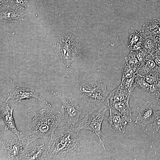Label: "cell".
<instances>
[{
  "label": "cell",
  "instance_id": "obj_32",
  "mask_svg": "<svg viewBox=\"0 0 160 160\" xmlns=\"http://www.w3.org/2000/svg\"><path fill=\"white\" fill-rule=\"evenodd\" d=\"M158 51L159 52H160V48H158Z\"/></svg>",
  "mask_w": 160,
  "mask_h": 160
},
{
  "label": "cell",
  "instance_id": "obj_9",
  "mask_svg": "<svg viewBox=\"0 0 160 160\" xmlns=\"http://www.w3.org/2000/svg\"><path fill=\"white\" fill-rule=\"evenodd\" d=\"M33 98L37 99L39 101L43 102L51 106V104L46 101L44 99L34 90L29 89L17 87L12 92L8 95L6 100H15L21 102L23 100H31Z\"/></svg>",
  "mask_w": 160,
  "mask_h": 160
},
{
  "label": "cell",
  "instance_id": "obj_23",
  "mask_svg": "<svg viewBox=\"0 0 160 160\" xmlns=\"http://www.w3.org/2000/svg\"><path fill=\"white\" fill-rule=\"evenodd\" d=\"M126 63L138 67L140 63L137 58L135 52L131 50L128 55L125 58Z\"/></svg>",
  "mask_w": 160,
  "mask_h": 160
},
{
  "label": "cell",
  "instance_id": "obj_6",
  "mask_svg": "<svg viewBox=\"0 0 160 160\" xmlns=\"http://www.w3.org/2000/svg\"><path fill=\"white\" fill-rule=\"evenodd\" d=\"M51 93L57 98L62 103L61 108L65 110L63 119L68 124L74 126L78 122L81 115H85L84 103L80 99L62 93L52 91Z\"/></svg>",
  "mask_w": 160,
  "mask_h": 160
},
{
  "label": "cell",
  "instance_id": "obj_1",
  "mask_svg": "<svg viewBox=\"0 0 160 160\" xmlns=\"http://www.w3.org/2000/svg\"><path fill=\"white\" fill-rule=\"evenodd\" d=\"M74 126L63 119L50 135L47 144L48 154L58 157L72 156L79 148L81 139Z\"/></svg>",
  "mask_w": 160,
  "mask_h": 160
},
{
  "label": "cell",
  "instance_id": "obj_18",
  "mask_svg": "<svg viewBox=\"0 0 160 160\" xmlns=\"http://www.w3.org/2000/svg\"><path fill=\"white\" fill-rule=\"evenodd\" d=\"M138 75L137 67L126 63L122 70V81Z\"/></svg>",
  "mask_w": 160,
  "mask_h": 160
},
{
  "label": "cell",
  "instance_id": "obj_12",
  "mask_svg": "<svg viewBox=\"0 0 160 160\" xmlns=\"http://www.w3.org/2000/svg\"><path fill=\"white\" fill-rule=\"evenodd\" d=\"M109 111V116L106 119L109 122L110 129L116 134H123L128 123L131 121L113 111Z\"/></svg>",
  "mask_w": 160,
  "mask_h": 160
},
{
  "label": "cell",
  "instance_id": "obj_27",
  "mask_svg": "<svg viewBox=\"0 0 160 160\" xmlns=\"http://www.w3.org/2000/svg\"><path fill=\"white\" fill-rule=\"evenodd\" d=\"M143 37L142 39L138 42L133 46L129 49L135 52H138L141 50L143 49Z\"/></svg>",
  "mask_w": 160,
  "mask_h": 160
},
{
  "label": "cell",
  "instance_id": "obj_25",
  "mask_svg": "<svg viewBox=\"0 0 160 160\" xmlns=\"http://www.w3.org/2000/svg\"><path fill=\"white\" fill-rule=\"evenodd\" d=\"M154 115V119L151 125L158 132L160 129V110L155 111Z\"/></svg>",
  "mask_w": 160,
  "mask_h": 160
},
{
  "label": "cell",
  "instance_id": "obj_19",
  "mask_svg": "<svg viewBox=\"0 0 160 160\" xmlns=\"http://www.w3.org/2000/svg\"><path fill=\"white\" fill-rule=\"evenodd\" d=\"M159 73L158 71H154L149 72L143 77L148 83L151 84L160 81V78L159 77Z\"/></svg>",
  "mask_w": 160,
  "mask_h": 160
},
{
  "label": "cell",
  "instance_id": "obj_4",
  "mask_svg": "<svg viewBox=\"0 0 160 160\" xmlns=\"http://www.w3.org/2000/svg\"><path fill=\"white\" fill-rule=\"evenodd\" d=\"M55 52L66 68L71 66L78 55L79 42L72 34H65L56 39L54 43Z\"/></svg>",
  "mask_w": 160,
  "mask_h": 160
},
{
  "label": "cell",
  "instance_id": "obj_16",
  "mask_svg": "<svg viewBox=\"0 0 160 160\" xmlns=\"http://www.w3.org/2000/svg\"><path fill=\"white\" fill-rule=\"evenodd\" d=\"M26 15L21 11H18L17 9L15 10L11 9L9 6L0 12V20L7 23L19 22L23 20Z\"/></svg>",
  "mask_w": 160,
  "mask_h": 160
},
{
  "label": "cell",
  "instance_id": "obj_26",
  "mask_svg": "<svg viewBox=\"0 0 160 160\" xmlns=\"http://www.w3.org/2000/svg\"><path fill=\"white\" fill-rule=\"evenodd\" d=\"M30 0H12L13 7L16 9H24L27 6V4Z\"/></svg>",
  "mask_w": 160,
  "mask_h": 160
},
{
  "label": "cell",
  "instance_id": "obj_8",
  "mask_svg": "<svg viewBox=\"0 0 160 160\" xmlns=\"http://www.w3.org/2000/svg\"><path fill=\"white\" fill-rule=\"evenodd\" d=\"M0 103L1 115L5 123V129L11 131L16 135L20 140L25 141V136L17 130L15 126L13 116L14 108L10 106L8 101L4 103L1 102Z\"/></svg>",
  "mask_w": 160,
  "mask_h": 160
},
{
  "label": "cell",
  "instance_id": "obj_2",
  "mask_svg": "<svg viewBox=\"0 0 160 160\" xmlns=\"http://www.w3.org/2000/svg\"><path fill=\"white\" fill-rule=\"evenodd\" d=\"M31 111L34 117L25 136L26 144L50 135L63 120V116L58 111H53L46 108L36 111Z\"/></svg>",
  "mask_w": 160,
  "mask_h": 160
},
{
  "label": "cell",
  "instance_id": "obj_17",
  "mask_svg": "<svg viewBox=\"0 0 160 160\" xmlns=\"http://www.w3.org/2000/svg\"><path fill=\"white\" fill-rule=\"evenodd\" d=\"M143 37V49L148 54L152 55L158 51L159 44L157 38L150 36Z\"/></svg>",
  "mask_w": 160,
  "mask_h": 160
},
{
  "label": "cell",
  "instance_id": "obj_31",
  "mask_svg": "<svg viewBox=\"0 0 160 160\" xmlns=\"http://www.w3.org/2000/svg\"><path fill=\"white\" fill-rule=\"evenodd\" d=\"M159 44V48H160V37L157 38Z\"/></svg>",
  "mask_w": 160,
  "mask_h": 160
},
{
  "label": "cell",
  "instance_id": "obj_7",
  "mask_svg": "<svg viewBox=\"0 0 160 160\" xmlns=\"http://www.w3.org/2000/svg\"><path fill=\"white\" fill-rule=\"evenodd\" d=\"M36 140L26 144L23 148L19 160H44L47 152L46 143Z\"/></svg>",
  "mask_w": 160,
  "mask_h": 160
},
{
  "label": "cell",
  "instance_id": "obj_3",
  "mask_svg": "<svg viewBox=\"0 0 160 160\" xmlns=\"http://www.w3.org/2000/svg\"><path fill=\"white\" fill-rule=\"evenodd\" d=\"M76 90L80 100L85 103L98 105L107 99L109 92L103 82L94 79H89L80 82Z\"/></svg>",
  "mask_w": 160,
  "mask_h": 160
},
{
  "label": "cell",
  "instance_id": "obj_22",
  "mask_svg": "<svg viewBox=\"0 0 160 160\" xmlns=\"http://www.w3.org/2000/svg\"><path fill=\"white\" fill-rule=\"evenodd\" d=\"M140 32L135 31L129 37L127 47L130 49L134 45L138 42L142 38Z\"/></svg>",
  "mask_w": 160,
  "mask_h": 160
},
{
  "label": "cell",
  "instance_id": "obj_20",
  "mask_svg": "<svg viewBox=\"0 0 160 160\" xmlns=\"http://www.w3.org/2000/svg\"><path fill=\"white\" fill-rule=\"evenodd\" d=\"M134 82L136 87L148 92L150 84L146 81L143 77L139 75L137 76L135 79Z\"/></svg>",
  "mask_w": 160,
  "mask_h": 160
},
{
  "label": "cell",
  "instance_id": "obj_10",
  "mask_svg": "<svg viewBox=\"0 0 160 160\" xmlns=\"http://www.w3.org/2000/svg\"><path fill=\"white\" fill-rule=\"evenodd\" d=\"M3 150L9 160H19L23 150L22 142L17 138L2 141Z\"/></svg>",
  "mask_w": 160,
  "mask_h": 160
},
{
  "label": "cell",
  "instance_id": "obj_14",
  "mask_svg": "<svg viewBox=\"0 0 160 160\" xmlns=\"http://www.w3.org/2000/svg\"><path fill=\"white\" fill-rule=\"evenodd\" d=\"M140 32L142 37H160V20L156 18L152 19L143 25Z\"/></svg>",
  "mask_w": 160,
  "mask_h": 160
},
{
  "label": "cell",
  "instance_id": "obj_11",
  "mask_svg": "<svg viewBox=\"0 0 160 160\" xmlns=\"http://www.w3.org/2000/svg\"><path fill=\"white\" fill-rule=\"evenodd\" d=\"M138 112L135 123L143 126H145L153 122L154 111L152 103L148 101L145 102L141 107L137 108Z\"/></svg>",
  "mask_w": 160,
  "mask_h": 160
},
{
  "label": "cell",
  "instance_id": "obj_29",
  "mask_svg": "<svg viewBox=\"0 0 160 160\" xmlns=\"http://www.w3.org/2000/svg\"><path fill=\"white\" fill-rule=\"evenodd\" d=\"M156 100L158 104L160 105V90L156 94Z\"/></svg>",
  "mask_w": 160,
  "mask_h": 160
},
{
  "label": "cell",
  "instance_id": "obj_21",
  "mask_svg": "<svg viewBox=\"0 0 160 160\" xmlns=\"http://www.w3.org/2000/svg\"><path fill=\"white\" fill-rule=\"evenodd\" d=\"M137 76H134L130 78L125 79L121 81L120 84L125 87L129 92L133 93L134 89L136 87L135 84L134 80Z\"/></svg>",
  "mask_w": 160,
  "mask_h": 160
},
{
  "label": "cell",
  "instance_id": "obj_13",
  "mask_svg": "<svg viewBox=\"0 0 160 160\" xmlns=\"http://www.w3.org/2000/svg\"><path fill=\"white\" fill-rule=\"evenodd\" d=\"M132 94V93L120 84L113 90L109 92L107 98V102H129Z\"/></svg>",
  "mask_w": 160,
  "mask_h": 160
},
{
  "label": "cell",
  "instance_id": "obj_15",
  "mask_svg": "<svg viewBox=\"0 0 160 160\" xmlns=\"http://www.w3.org/2000/svg\"><path fill=\"white\" fill-rule=\"evenodd\" d=\"M109 110L113 111L132 122V112L129 102H107Z\"/></svg>",
  "mask_w": 160,
  "mask_h": 160
},
{
  "label": "cell",
  "instance_id": "obj_24",
  "mask_svg": "<svg viewBox=\"0 0 160 160\" xmlns=\"http://www.w3.org/2000/svg\"><path fill=\"white\" fill-rule=\"evenodd\" d=\"M135 52L137 58L140 63L143 62L147 58L152 56V55L148 54L143 49L139 51Z\"/></svg>",
  "mask_w": 160,
  "mask_h": 160
},
{
  "label": "cell",
  "instance_id": "obj_5",
  "mask_svg": "<svg viewBox=\"0 0 160 160\" xmlns=\"http://www.w3.org/2000/svg\"><path fill=\"white\" fill-rule=\"evenodd\" d=\"M108 109L105 106L98 108L92 105L91 111L86 113L78 126L75 127L78 133L82 129L88 130L94 133L99 139V145H101L105 151L104 142L106 136L102 132L101 126L103 120L106 119L105 114Z\"/></svg>",
  "mask_w": 160,
  "mask_h": 160
},
{
  "label": "cell",
  "instance_id": "obj_30",
  "mask_svg": "<svg viewBox=\"0 0 160 160\" xmlns=\"http://www.w3.org/2000/svg\"><path fill=\"white\" fill-rule=\"evenodd\" d=\"M8 1V0H0V7L7 3Z\"/></svg>",
  "mask_w": 160,
  "mask_h": 160
},
{
  "label": "cell",
  "instance_id": "obj_28",
  "mask_svg": "<svg viewBox=\"0 0 160 160\" xmlns=\"http://www.w3.org/2000/svg\"><path fill=\"white\" fill-rule=\"evenodd\" d=\"M152 56L156 65L160 68V52H156L152 55Z\"/></svg>",
  "mask_w": 160,
  "mask_h": 160
}]
</instances>
